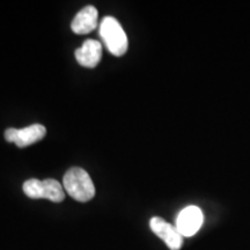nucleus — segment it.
<instances>
[{
	"label": "nucleus",
	"instance_id": "nucleus-1",
	"mask_svg": "<svg viewBox=\"0 0 250 250\" xmlns=\"http://www.w3.org/2000/svg\"><path fill=\"white\" fill-rule=\"evenodd\" d=\"M65 191L77 202L86 203L95 196V187L88 173L79 167L71 168L62 180Z\"/></svg>",
	"mask_w": 250,
	"mask_h": 250
},
{
	"label": "nucleus",
	"instance_id": "nucleus-2",
	"mask_svg": "<svg viewBox=\"0 0 250 250\" xmlns=\"http://www.w3.org/2000/svg\"><path fill=\"white\" fill-rule=\"evenodd\" d=\"M100 36L108 51L114 56H123L127 51V36L115 18L105 17L100 24Z\"/></svg>",
	"mask_w": 250,
	"mask_h": 250
},
{
	"label": "nucleus",
	"instance_id": "nucleus-3",
	"mask_svg": "<svg viewBox=\"0 0 250 250\" xmlns=\"http://www.w3.org/2000/svg\"><path fill=\"white\" fill-rule=\"evenodd\" d=\"M23 192L33 199L45 198L54 203H61L65 199V192L62 184L54 179L44 181L28 180L23 183Z\"/></svg>",
	"mask_w": 250,
	"mask_h": 250
},
{
	"label": "nucleus",
	"instance_id": "nucleus-4",
	"mask_svg": "<svg viewBox=\"0 0 250 250\" xmlns=\"http://www.w3.org/2000/svg\"><path fill=\"white\" fill-rule=\"evenodd\" d=\"M45 134L46 129L43 125L33 124L21 130L8 129L5 132V139L9 143L17 144L19 147L22 148L42 140Z\"/></svg>",
	"mask_w": 250,
	"mask_h": 250
},
{
	"label": "nucleus",
	"instance_id": "nucleus-5",
	"mask_svg": "<svg viewBox=\"0 0 250 250\" xmlns=\"http://www.w3.org/2000/svg\"><path fill=\"white\" fill-rule=\"evenodd\" d=\"M204 221V215L197 206H188L180 212L176 220V228L181 235L190 237L198 232Z\"/></svg>",
	"mask_w": 250,
	"mask_h": 250
},
{
	"label": "nucleus",
	"instance_id": "nucleus-6",
	"mask_svg": "<svg viewBox=\"0 0 250 250\" xmlns=\"http://www.w3.org/2000/svg\"><path fill=\"white\" fill-rule=\"evenodd\" d=\"M153 233L156 234L167 245L170 250H180L183 245V236L177 230L176 226L167 223L162 218L154 217L149 221Z\"/></svg>",
	"mask_w": 250,
	"mask_h": 250
},
{
	"label": "nucleus",
	"instance_id": "nucleus-7",
	"mask_svg": "<svg viewBox=\"0 0 250 250\" xmlns=\"http://www.w3.org/2000/svg\"><path fill=\"white\" fill-rule=\"evenodd\" d=\"M102 57V44L99 41L87 40L76 50V59L81 66L94 68L98 66Z\"/></svg>",
	"mask_w": 250,
	"mask_h": 250
},
{
	"label": "nucleus",
	"instance_id": "nucleus-8",
	"mask_svg": "<svg viewBox=\"0 0 250 250\" xmlns=\"http://www.w3.org/2000/svg\"><path fill=\"white\" fill-rule=\"evenodd\" d=\"M98 9L92 5L86 6L81 9L72 21V30L78 35H85V34L90 33L98 27Z\"/></svg>",
	"mask_w": 250,
	"mask_h": 250
}]
</instances>
